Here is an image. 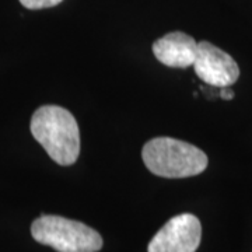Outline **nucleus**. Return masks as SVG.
Wrapping results in <instances>:
<instances>
[{"mask_svg": "<svg viewBox=\"0 0 252 252\" xmlns=\"http://www.w3.org/2000/svg\"><path fill=\"white\" fill-rule=\"evenodd\" d=\"M31 133L48 156L61 165H72L80 154V130L67 109L44 105L31 118Z\"/></svg>", "mask_w": 252, "mask_h": 252, "instance_id": "f257e3e1", "label": "nucleus"}, {"mask_svg": "<svg viewBox=\"0 0 252 252\" xmlns=\"http://www.w3.org/2000/svg\"><path fill=\"white\" fill-rule=\"evenodd\" d=\"M144 165L162 178H187L206 170L207 156L193 144L172 137H154L142 150Z\"/></svg>", "mask_w": 252, "mask_h": 252, "instance_id": "f03ea898", "label": "nucleus"}, {"mask_svg": "<svg viewBox=\"0 0 252 252\" xmlns=\"http://www.w3.org/2000/svg\"><path fill=\"white\" fill-rule=\"evenodd\" d=\"M31 234L36 243L58 252H97L102 248V237L94 228L62 216L38 217L31 225Z\"/></svg>", "mask_w": 252, "mask_h": 252, "instance_id": "7ed1b4c3", "label": "nucleus"}, {"mask_svg": "<svg viewBox=\"0 0 252 252\" xmlns=\"http://www.w3.org/2000/svg\"><path fill=\"white\" fill-rule=\"evenodd\" d=\"M202 225L196 216L184 213L170 219L149 244V252H196Z\"/></svg>", "mask_w": 252, "mask_h": 252, "instance_id": "20e7f679", "label": "nucleus"}, {"mask_svg": "<svg viewBox=\"0 0 252 252\" xmlns=\"http://www.w3.org/2000/svg\"><path fill=\"white\" fill-rule=\"evenodd\" d=\"M192 66L200 80L220 89L233 86L240 77V67L234 59L207 41L198 42Z\"/></svg>", "mask_w": 252, "mask_h": 252, "instance_id": "39448f33", "label": "nucleus"}, {"mask_svg": "<svg viewBox=\"0 0 252 252\" xmlns=\"http://www.w3.org/2000/svg\"><path fill=\"white\" fill-rule=\"evenodd\" d=\"M198 42L188 34L174 31L158 38L153 44V54L158 62L175 69L192 66L196 56Z\"/></svg>", "mask_w": 252, "mask_h": 252, "instance_id": "423d86ee", "label": "nucleus"}, {"mask_svg": "<svg viewBox=\"0 0 252 252\" xmlns=\"http://www.w3.org/2000/svg\"><path fill=\"white\" fill-rule=\"evenodd\" d=\"M62 0H20V3L30 10L46 9V7H54L59 4Z\"/></svg>", "mask_w": 252, "mask_h": 252, "instance_id": "0eeeda50", "label": "nucleus"}, {"mask_svg": "<svg viewBox=\"0 0 252 252\" xmlns=\"http://www.w3.org/2000/svg\"><path fill=\"white\" fill-rule=\"evenodd\" d=\"M220 97L224 99H233L234 98V93L231 90H227V87H223L221 93H220Z\"/></svg>", "mask_w": 252, "mask_h": 252, "instance_id": "6e6552de", "label": "nucleus"}]
</instances>
